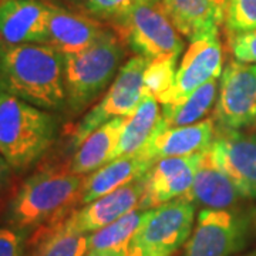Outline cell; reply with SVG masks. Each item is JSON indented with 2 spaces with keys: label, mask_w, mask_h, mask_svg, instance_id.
<instances>
[{
  "label": "cell",
  "mask_w": 256,
  "mask_h": 256,
  "mask_svg": "<svg viewBox=\"0 0 256 256\" xmlns=\"http://www.w3.org/2000/svg\"><path fill=\"white\" fill-rule=\"evenodd\" d=\"M154 164L156 161L142 156L141 152H137L134 156H121L107 162L97 171L87 175L80 204H90L102 195L116 191L120 186L144 176Z\"/></svg>",
  "instance_id": "obj_19"
},
{
  "label": "cell",
  "mask_w": 256,
  "mask_h": 256,
  "mask_svg": "<svg viewBox=\"0 0 256 256\" xmlns=\"http://www.w3.org/2000/svg\"><path fill=\"white\" fill-rule=\"evenodd\" d=\"M124 46L136 56L156 60L160 57H181L182 36L171 23L161 2L146 3L108 23Z\"/></svg>",
  "instance_id": "obj_5"
},
{
  "label": "cell",
  "mask_w": 256,
  "mask_h": 256,
  "mask_svg": "<svg viewBox=\"0 0 256 256\" xmlns=\"http://www.w3.org/2000/svg\"><path fill=\"white\" fill-rule=\"evenodd\" d=\"M87 175L66 168H47L28 178L10 201L6 218L18 230L32 229L48 220H63L76 202L82 201Z\"/></svg>",
  "instance_id": "obj_2"
},
{
  "label": "cell",
  "mask_w": 256,
  "mask_h": 256,
  "mask_svg": "<svg viewBox=\"0 0 256 256\" xmlns=\"http://www.w3.org/2000/svg\"><path fill=\"white\" fill-rule=\"evenodd\" d=\"M87 252V235L68 228L60 220L44 234L34 256H86Z\"/></svg>",
  "instance_id": "obj_24"
},
{
  "label": "cell",
  "mask_w": 256,
  "mask_h": 256,
  "mask_svg": "<svg viewBox=\"0 0 256 256\" xmlns=\"http://www.w3.org/2000/svg\"><path fill=\"white\" fill-rule=\"evenodd\" d=\"M242 256H256V249L255 250H252V252H248V254H245V255Z\"/></svg>",
  "instance_id": "obj_32"
},
{
  "label": "cell",
  "mask_w": 256,
  "mask_h": 256,
  "mask_svg": "<svg viewBox=\"0 0 256 256\" xmlns=\"http://www.w3.org/2000/svg\"><path fill=\"white\" fill-rule=\"evenodd\" d=\"M57 118L14 96L0 92V156L22 171L44 156L54 142Z\"/></svg>",
  "instance_id": "obj_4"
},
{
  "label": "cell",
  "mask_w": 256,
  "mask_h": 256,
  "mask_svg": "<svg viewBox=\"0 0 256 256\" xmlns=\"http://www.w3.org/2000/svg\"><path fill=\"white\" fill-rule=\"evenodd\" d=\"M178 58L180 57L168 56L150 60L144 74V92L152 94L156 100H160L174 84Z\"/></svg>",
  "instance_id": "obj_26"
},
{
  "label": "cell",
  "mask_w": 256,
  "mask_h": 256,
  "mask_svg": "<svg viewBox=\"0 0 256 256\" xmlns=\"http://www.w3.org/2000/svg\"><path fill=\"white\" fill-rule=\"evenodd\" d=\"M124 43L108 28L92 46L63 56L66 108L78 114L111 86L126 58Z\"/></svg>",
  "instance_id": "obj_3"
},
{
  "label": "cell",
  "mask_w": 256,
  "mask_h": 256,
  "mask_svg": "<svg viewBox=\"0 0 256 256\" xmlns=\"http://www.w3.org/2000/svg\"><path fill=\"white\" fill-rule=\"evenodd\" d=\"M220 77H215L175 106H161V120L166 127H184L202 121L218 98Z\"/></svg>",
  "instance_id": "obj_22"
},
{
  "label": "cell",
  "mask_w": 256,
  "mask_h": 256,
  "mask_svg": "<svg viewBox=\"0 0 256 256\" xmlns=\"http://www.w3.org/2000/svg\"><path fill=\"white\" fill-rule=\"evenodd\" d=\"M214 120L218 128L242 130L256 122V64L232 60L222 70Z\"/></svg>",
  "instance_id": "obj_9"
},
{
  "label": "cell",
  "mask_w": 256,
  "mask_h": 256,
  "mask_svg": "<svg viewBox=\"0 0 256 256\" xmlns=\"http://www.w3.org/2000/svg\"><path fill=\"white\" fill-rule=\"evenodd\" d=\"M0 92L47 111L66 108L63 54L46 43L0 38Z\"/></svg>",
  "instance_id": "obj_1"
},
{
  "label": "cell",
  "mask_w": 256,
  "mask_h": 256,
  "mask_svg": "<svg viewBox=\"0 0 256 256\" xmlns=\"http://www.w3.org/2000/svg\"><path fill=\"white\" fill-rule=\"evenodd\" d=\"M144 191L146 175L120 186L116 191L102 195L90 204L82 205L80 210L70 212L62 220L68 228L84 235H90L120 220L128 212L137 210Z\"/></svg>",
  "instance_id": "obj_13"
},
{
  "label": "cell",
  "mask_w": 256,
  "mask_h": 256,
  "mask_svg": "<svg viewBox=\"0 0 256 256\" xmlns=\"http://www.w3.org/2000/svg\"><path fill=\"white\" fill-rule=\"evenodd\" d=\"M205 154L206 151L190 156L158 160L146 174V191L138 210H152L184 196L190 191Z\"/></svg>",
  "instance_id": "obj_12"
},
{
  "label": "cell",
  "mask_w": 256,
  "mask_h": 256,
  "mask_svg": "<svg viewBox=\"0 0 256 256\" xmlns=\"http://www.w3.org/2000/svg\"><path fill=\"white\" fill-rule=\"evenodd\" d=\"M254 127H255V131H256V122H255V126H254Z\"/></svg>",
  "instance_id": "obj_33"
},
{
  "label": "cell",
  "mask_w": 256,
  "mask_h": 256,
  "mask_svg": "<svg viewBox=\"0 0 256 256\" xmlns=\"http://www.w3.org/2000/svg\"><path fill=\"white\" fill-rule=\"evenodd\" d=\"M0 256H24V238L18 229L0 228Z\"/></svg>",
  "instance_id": "obj_29"
},
{
  "label": "cell",
  "mask_w": 256,
  "mask_h": 256,
  "mask_svg": "<svg viewBox=\"0 0 256 256\" xmlns=\"http://www.w3.org/2000/svg\"><path fill=\"white\" fill-rule=\"evenodd\" d=\"M195 204L176 198L148 210L127 248L128 256H174L194 230Z\"/></svg>",
  "instance_id": "obj_6"
},
{
  "label": "cell",
  "mask_w": 256,
  "mask_h": 256,
  "mask_svg": "<svg viewBox=\"0 0 256 256\" xmlns=\"http://www.w3.org/2000/svg\"><path fill=\"white\" fill-rule=\"evenodd\" d=\"M150 210H134L112 224L87 235L88 252L126 249Z\"/></svg>",
  "instance_id": "obj_23"
},
{
  "label": "cell",
  "mask_w": 256,
  "mask_h": 256,
  "mask_svg": "<svg viewBox=\"0 0 256 256\" xmlns=\"http://www.w3.org/2000/svg\"><path fill=\"white\" fill-rule=\"evenodd\" d=\"M126 117L112 118L94 130L74 152L70 170L78 175H90L102 165L110 162L117 146Z\"/></svg>",
  "instance_id": "obj_21"
},
{
  "label": "cell",
  "mask_w": 256,
  "mask_h": 256,
  "mask_svg": "<svg viewBox=\"0 0 256 256\" xmlns=\"http://www.w3.org/2000/svg\"><path fill=\"white\" fill-rule=\"evenodd\" d=\"M154 2L161 0H74L80 12L107 24L138 6Z\"/></svg>",
  "instance_id": "obj_25"
},
{
  "label": "cell",
  "mask_w": 256,
  "mask_h": 256,
  "mask_svg": "<svg viewBox=\"0 0 256 256\" xmlns=\"http://www.w3.org/2000/svg\"><path fill=\"white\" fill-rule=\"evenodd\" d=\"M252 216L245 210H202L181 256H232L246 246Z\"/></svg>",
  "instance_id": "obj_8"
},
{
  "label": "cell",
  "mask_w": 256,
  "mask_h": 256,
  "mask_svg": "<svg viewBox=\"0 0 256 256\" xmlns=\"http://www.w3.org/2000/svg\"><path fill=\"white\" fill-rule=\"evenodd\" d=\"M229 48L234 60L240 63L256 64V28L229 34Z\"/></svg>",
  "instance_id": "obj_28"
},
{
  "label": "cell",
  "mask_w": 256,
  "mask_h": 256,
  "mask_svg": "<svg viewBox=\"0 0 256 256\" xmlns=\"http://www.w3.org/2000/svg\"><path fill=\"white\" fill-rule=\"evenodd\" d=\"M208 152L245 200H256V134L216 128Z\"/></svg>",
  "instance_id": "obj_10"
},
{
  "label": "cell",
  "mask_w": 256,
  "mask_h": 256,
  "mask_svg": "<svg viewBox=\"0 0 256 256\" xmlns=\"http://www.w3.org/2000/svg\"><path fill=\"white\" fill-rule=\"evenodd\" d=\"M160 120H161L160 102L152 94L146 92L134 112L126 117L118 142L110 161L140 152L156 132Z\"/></svg>",
  "instance_id": "obj_20"
},
{
  "label": "cell",
  "mask_w": 256,
  "mask_h": 256,
  "mask_svg": "<svg viewBox=\"0 0 256 256\" xmlns=\"http://www.w3.org/2000/svg\"><path fill=\"white\" fill-rule=\"evenodd\" d=\"M224 67V48L220 37L202 38L186 48L176 68L172 87L158 100L161 106H175L215 77H220Z\"/></svg>",
  "instance_id": "obj_11"
},
{
  "label": "cell",
  "mask_w": 256,
  "mask_h": 256,
  "mask_svg": "<svg viewBox=\"0 0 256 256\" xmlns=\"http://www.w3.org/2000/svg\"><path fill=\"white\" fill-rule=\"evenodd\" d=\"M86 256H128L127 248L117 250H102V252H87Z\"/></svg>",
  "instance_id": "obj_31"
},
{
  "label": "cell",
  "mask_w": 256,
  "mask_h": 256,
  "mask_svg": "<svg viewBox=\"0 0 256 256\" xmlns=\"http://www.w3.org/2000/svg\"><path fill=\"white\" fill-rule=\"evenodd\" d=\"M226 0H161V6L180 34L190 43L220 37Z\"/></svg>",
  "instance_id": "obj_16"
},
{
  "label": "cell",
  "mask_w": 256,
  "mask_h": 256,
  "mask_svg": "<svg viewBox=\"0 0 256 256\" xmlns=\"http://www.w3.org/2000/svg\"><path fill=\"white\" fill-rule=\"evenodd\" d=\"M10 172H12L10 165L3 156H0V191L6 186V184L9 182Z\"/></svg>",
  "instance_id": "obj_30"
},
{
  "label": "cell",
  "mask_w": 256,
  "mask_h": 256,
  "mask_svg": "<svg viewBox=\"0 0 256 256\" xmlns=\"http://www.w3.org/2000/svg\"><path fill=\"white\" fill-rule=\"evenodd\" d=\"M48 6L42 0H2L0 38L12 44L46 43Z\"/></svg>",
  "instance_id": "obj_17"
},
{
  "label": "cell",
  "mask_w": 256,
  "mask_h": 256,
  "mask_svg": "<svg viewBox=\"0 0 256 256\" xmlns=\"http://www.w3.org/2000/svg\"><path fill=\"white\" fill-rule=\"evenodd\" d=\"M48 6L47 44L63 56L78 53L98 38L107 26L80 10H70L54 3Z\"/></svg>",
  "instance_id": "obj_14"
},
{
  "label": "cell",
  "mask_w": 256,
  "mask_h": 256,
  "mask_svg": "<svg viewBox=\"0 0 256 256\" xmlns=\"http://www.w3.org/2000/svg\"><path fill=\"white\" fill-rule=\"evenodd\" d=\"M150 60L141 56H134L121 66L114 82L106 90L102 98L74 128L72 148L77 150L94 130L104 122L117 117H128L138 107L144 97V74Z\"/></svg>",
  "instance_id": "obj_7"
},
{
  "label": "cell",
  "mask_w": 256,
  "mask_h": 256,
  "mask_svg": "<svg viewBox=\"0 0 256 256\" xmlns=\"http://www.w3.org/2000/svg\"><path fill=\"white\" fill-rule=\"evenodd\" d=\"M224 26L228 34L255 30L256 0H226Z\"/></svg>",
  "instance_id": "obj_27"
},
{
  "label": "cell",
  "mask_w": 256,
  "mask_h": 256,
  "mask_svg": "<svg viewBox=\"0 0 256 256\" xmlns=\"http://www.w3.org/2000/svg\"><path fill=\"white\" fill-rule=\"evenodd\" d=\"M216 134L214 118L202 120L196 124L184 127H166L162 120L151 140L140 152L152 161L168 156H190L210 150Z\"/></svg>",
  "instance_id": "obj_15"
},
{
  "label": "cell",
  "mask_w": 256,
  "mask_h": 256,
  "mask_svg": "<svg viewBox=\"0 0 256 256\" xmlns=\"http://www.w3.org/2000/svg\"><path fill=\"white\" fill-rule=\"evenodd\" d=\"M184 198L202 210H234L245 200L235 182L210 160L208 151Z\"/></svg>",
  "instance_id": "obj_18"
}]
</instances>
